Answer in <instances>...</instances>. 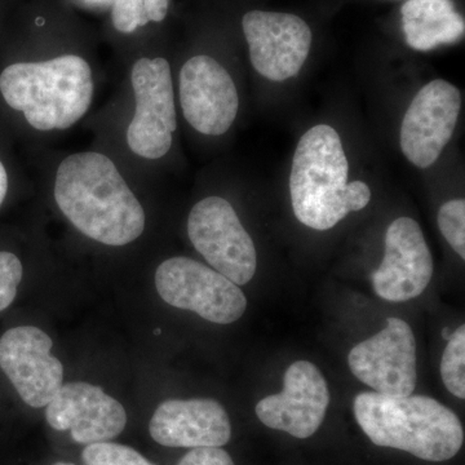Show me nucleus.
<instances>
[{"label":"nucleus","instance_id":"obj_15","mask_svg":"<svg viewBox=\"0 0 465 465\" xmlns=\"http://www.w3.org/2000/svg\"><path fill=\"white\" fill-rule=\"evenodd\" d=\"M45 419L56 430H70L82 445L108 442L124 432V407L90 382L63 384L45 410Z\"/></svg>","mask_w":465,"mask_h":465},{"label":"nucleus","instance_id":"obj_11","mask_svg":"<svg viewBox=\"0 0 465 465\" xmlns=\"http://www.w3.org/2000/svg\"><path fill=\"white\" fill-rule=\"evenodd\" d=\"M179 94L183 118L202 134L220 136L237 118L240 96L234 81L219 61L207 54L183 64Z\"/></svg>","mask_w":465,"mask_h":465},{"label":"nucleus","instance_id":"obj_18","mask_svg":"<svg viewBox=\"0 0 465 465\" xmlns=\"http://www.w3.org/2000/svg\"><path fill=\"white\" fill-rule=\"evenodd\" d=\"M440 376L450 393L465 399V326L451 333L440 361Z\"/></svg>","mask_w":465,"mask_h":465},{"label":"nucleus","instance_id":"obj_12","mask_svg":"<svg viewBox=\"0 0 465 465\" xmlns=\"http://www.w3.org/2000/svg\"><path fill=\"white\" fill-rule=\"evenodd\" d=\"M54 342L38 327L8 330L0 339V369L26 405L47 406L64 384V366L52 356Z\"/></svg>","mask_w":465,"mask_h":465},{"label":"nucleus","instance_id":"obj_1","mask_svg":"<svg viewBox=\"0 0 465 465\" xmlns=\"http://www.w3.org/2000/svg\"><path fill=\"white\" fill-rule=\"evenodd\" d=\"M54 201L76 231L106 246L142 237L145 211L114 162L97 152L69 155L57 167Z\"/></svg>","mask_w":465,"mask_h":465},{"label":"nucleus","instance_id":"obj_23","mask_svg":"<svg viewBox=\"0 0 465 465\" xmlns=\"http://www.w3.org/2000/svg\"><path fill=\"white\" fill-rule=\"evenodd\" d=\"M12 173L5 150L0 149V207L7 200L11 191Z\"/></svg>","mask_w":465,"mask_h":465},{"label":"nucleus","instance_id":"obj_13","mask_svg":"<svg viewBox=\"0 0 465 465\" xmlns=\"http://www.w3.org/2000/svg\"><path fill=\"white\" fill-rule=\"evenodd\" d=\"M330 403L326 379L308 361H296L287 369L283 391L256 405L262 424L296 439H309L323 423Z\"/></svg>","mask_w":465,"mask_h":465},{"label":"nucleus","instance_id":"obj_24","mask_svg":"<svg viewBox=\"0 0 465 465\" xmlns=\"http://www.w3.org/2000/svg\"><path fill=\"white\" fill-rule=\"evenodd\" d=\"M63 2L67 5L92 12L106 11L113 5V0H63Z\"/></svg>","mask_w":465,"mask_h":465},{"label":"nucleus","instance_id":"obj_14","mask_svg":"<svg viewBox=\"0 0 465 465\" xmlns=\"http://www.w3.org/2000/svg\"><path fill=\"white\" fill-rule=\"evenodd\" d=\"M433 275V259L420 226L411 217H399L385 234V255L372 274L376 295L388 302L418 298Z\"/></svg>","mask_w":465,"mask_h":465},{"label":"nucleus","instance_id":"obj_2","mask_svg":"<svg viewBox=\"0 0 465 465\" xmlns=\"http://www.w3.org/2000/svg\"><path fill=\"white\" fill-rule=\"evenodd\" d=\"M94 94L90 63L74 52L47 60L8 56L0 64V106L39 133L78 124L90 110Z\"/></svg>","mask_w":465,"mask_h":465},{"label":"nucleus","instance_id":"obj_19","mask_svg":"<svg viewBox=\"0 0 465 465\" xmlns=\"http://www.w3.org/2000/svg\"><path fill=\"white\" fill-rule=\"evenodd\" d=\"M85 465H154L136 450L119 443H92L84 450Z\"/></svg>","mask_w":465,"mask_h":465},{"label":"nucleus","instance_id":"obj_25","mask_svg":"<svg viewBox=\"0 0 465 465\" xmlns=\"http://www.w3.org/2000/svg\"><path fill=\"white\" fill-rule=\"evenodd\" d=\"M18 0H0V36L5 30V24L11 12L16 7Z\"/></svg>","mask_w":465,"mask_h":465},{"label":"nucleus","instance_id":"obj_8","mask_svg":"<svg viewBox=\"0 0 465 465\" xmlns=\"http://www.w3.org/2000/svg\"><path fill=\"white\" fill-rule=\"evenodd\" d=\"M351 371L376 393L388 397L411 396L416 388V341L411 327L390 318L387 327L351 349Z\"/></svg>","mask_w":465,"mask_h":465},{"label":"nucleus","instance_id":"obj_27","mask_svg":"<svg viewBox=\"0 0 465 465\" xmlns=\"http://www.w3.org/2000/svg\"><path fill=\"white\" fill-rule=\"evenodd\" d=\"M52 465H75V464L65 463V461H58V463H54V464H52Z\"/></svg>","mask_w":465,"mask_h":465},{"label":"nucleus","instance_id":"obj_20","mask_svg":"<svg viewBox=\"0 0 465 465\" xmlns=\"http://www.w3.org/2000/svg\"><path fill=\"white\" fill-rule=\"evenodd\" d=\"M439 226L450 246L461 259H465V201L446 202L440 208Z\"/></svg>","mask_w":465,"mask_h":465},{"label":"nucleus","instance_id":"obj_17","mask_svg":"<svg viewBox=\"0 0 465 465\" xmlns=\"http://www.w3.org/2000/svg\"><path fill=\"white\" fill-rule=\"evenodd\" d=\"M406 42L412 50L430 51L464 35V18L452 0H406L401 8Z\"/></svg>","mask_w":465,"mask_h":465},{"label":"nucleus","instance_id":"obj_9","mask_svg":"<svg viewBox=\"0 0 465 465\" xmlns=\"http://www.w3.org/2000/svg\"><path fill=\"white\" fill-rule=\"evenodd\" d=\"M251 64L269 81L298 75L311 51V27L295 15L251 11L242 18Z\"/></svg>","mask_w":465,"mask_h":465},{"label":"nucleus","instance_id":"obj_26","mask_svg":"<svg viewBox=\"0 0 465 465\" xmlns=\"http://www.w3.org/2000/svg\"><path fill=\"white\" fill-rule=\"evenodd\" d=\"M450 336H451V333H450L449 327H445L442 331V338L446 339V341H449Z\"/></svg>","mask_w":465,"mask_h":465},{"label":"nucleus","instance_id":"obj_7","mask_svg":"<svg viewBox=\"0 0 465 465\" xmlns=\"http://www.w3.org/2000/svg\"><path fill=\"white\" fill-rule=\"evenodd\" d=\"M188 234L195 250L237 286L252 280L258 266L255 244L228 201L207 197L192 208Z\"/></svg>","mask_w":465,"mask_h":465},{"label":"nucleus","instance_id":"obj_10","mask_svg":"<svg viewBox=\"0 0 465 465\" xmlns=\"http://www.w3.org/2000/svg\"><path fill=\"white\" fill-rule=\"evenodd\" d=\"M461 109L460 91L436 79L425 84L410 104L401 125V149L419 168L432 166L448 145Z\"/></svg>","mask_w":465,"mask_h":465},{"label":"nucleus","instance_id":"obj_16","mask_svg":"<svg viewBox=\"0 0 465 465\" xmlns=\"http://www.w3.org/2000/svg\"><path fill=\"white\" fill-rule=\"evenodd\" d=\"M149 432L167 448H222L231 440L232 425L215 400H168L155 410Z\"/></svg>","mask_w":465,"mask_h":465},{"label":"nucleus","instance_id":"obj_22","mask_svg":"<svg viewBox=\"0 0 465 465\" xmlns=\"http://www.w3.org/2000/svg\"><path fill=\"white\" fill-rule=\"evenodd\" d=\"M177 465H234L225 450L220 448L193 449Z\"/></svg>","mask_w":465,"mask_h":465},{"label":"nucleus","instance_id":"obj_4","mask_svg":"<svg viewBox=\"0 0 465 465\" xmlns=\"http://www.w3.org/2000/svg\"><path fill=\"white\" fill-rule=\"evenodd\" d=\"M354 415L376 446L402 450L423 460H450L463 446L458 416L430 397L363 391L354 400Z\"/></svg>","mask_w":465,"mask_h":465},{"label":"nucleus","instance_id":"obj_6","mask_svg":"<svg viewBox=\"0 0 465 465\" xmlns=\"http://www.w3.org/2000/svg\"><path fill=\"white\" fill-rule=\"evenodd\" d=\"M159 296L171 307L194 312L217 324L243 316L247 299L240 286L215 269L188 258H171L155 272Z\"/></svg>","mask_w":465,"mask_h":465},{"label":"nucleus","instance_id":"obj_3","mask_svg":"<svg viewBox=\"0 0 465 465\" xmlns=\"http://www.w3.org/2000/svg\"><path fill=\"white\" fill-rule=\"evenodd\" d=\"M349 164L341 136L329 124L302 134L290 176L293 213L302 224L329 231L348 213L363 210L371 191L363 182L348 183Z\"/></svg>","mask_w":465,"mask_h":465},{"label":"nucleus","instance_id":"obj_21","mask_svg":"<svg viewBox=\"0 0 465 465\" xmlns=\"http://www.w3.org/2000/svg\"><path fill=\"white\" fill-rule=\"evenodd\" d=\"M23 275L24 266L18 256L11 251H0V312L14 302Z\"/></svg>","mask_w":465,"mask_h":465},{"label":"nucleus","instance_id":"obj_5","mask_svg":"<svg viewBox=\"0 0 465 465\" xmlns=\"http://www.w3.org/2000/svg\"><path fill=\"white\" fill-rule=\"evenodd\" d=\"M136 110L127 128L128 148L137 157L157 161L168 154L177 128L170 63L164 57H140L131 70Z\"/></svg>","mask_w":465,"mask_h":465}]
</instances>
